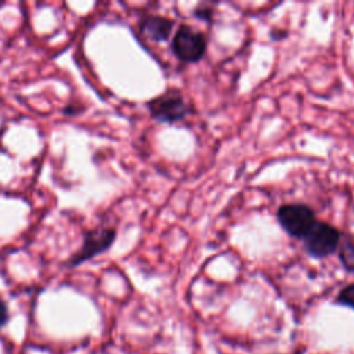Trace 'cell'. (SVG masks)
Wrapping results in <instances>:
<instances>
[{"label": "cell", "instance_id": "52a82bcc", "mask_svg": "<svg viewBox=\"0 0 354 354\" xmlns=\"http://www.w3.org/2000/svg\"><path fill=\"white\" fill-rule=\"evenodd\" d=\"M337 253H339V259H340V263L343 264V267L347 271L354 272V242L351 239L344 238L343 241L339 242Z\"/></svg>", "mask_w": 354, "mask_h": 354}, {"label": "cell", "instance_id": "8992f818", "mask_svg": "<svg viewBox=\"0 0 354 354\" xmlns=\"http://www.w3.org/2000/svg\"><path fill=\"white\" fill-rule=\"evenodd\" d=\"M141 32L153 41H165L169 39L173 21L162 15H147L140 21Z\"/></svg>", "mask_w": 354, "mask_h": 354}, {"label": "cell", "instance_id": "9c48e42d", "mask_svg": "<svg viewBox=\"0 0 354 354\" xmlns=\"http://www.w3.org/2000/svg\"><path fill=\"white\" fill-rule=\"evenodd\" d=\"M8 321V307L6 301L0 297V328L4 326Z\"/></svg>", "mask_w": 354, "mask_h": 354}, {"label": "cell", "instance_id": "3957f363", "mask_svg": "<svg viewBox=\"0 0 354 354\" xmlns=\"http://www.w3.org/2000/svg\"><path fill=\"white\" fill-rule=\"evenodd\" d=\"M277 218L281 227L290 236L301 239L317 221L311 207L303 203H286L279 206L277 212Z\"/></svg>", "mask_w": 354, "mask_h": 354}, {"label": "cell", "instance_id": "277c9868", "mask_svg": "<svg viewBox=\"0 0 354 354\" xmlns=\"http://www.w3.org/2000/svg\"><path fill=\"white\" fill-rule=\"evenodd\" d=\"M174 55L184 62H196L206 53L205 36L189 25H181L171 41Z\"/></svg>", "mask_w": 354, "mask_h": 354}, {"label": "cell", "instance_id": "ba28073f", "mask_svg": "<svg viewBox=\"0 0 354 354\" xmlns=\"http://www.w3.org/2000/svg\"><path fill=\"white\" fill-rule=\"evenodd\" d=\"M336 301L342 306H346V307H350L354 310V283H350L347 286H344L337 297H336Z\"/></svg>", "mask_w": 354, "mask_h": 354}, {"label": "cell", "instance_id": "6da1fadb", "mask_svg": "<svg viewBox=\"0 0 354 354\" xmlns=\"http://www.w3.org/2000/svg\"><path fill=\"white\" fill-rule=\"evenodd\" d=\"M306 252L317 259L326 257L337 250L340 242V232L332 224L315 221L310 231L304 235Z\"/></svg>", "mask_w": 354, "mask_h": 354}, {"label": "cell", "instance_id": "7a4b0ae2", "mask_svg": "<svg viewBox=\"0 0 354 354\" xmlns=\"http://www.w3.org/2000/svg\"><path fill=\"white\" fill-rule=\"evenodd\" d=\"M116 238V230L112 227H98L84 234L82 246L66 261L68 267H77L83 261H87L97 254H101L109 249Z\"/></svg>", "mask_w": 354, "mask_h": 354}, {"label": "cell", "instance_id": "5b68a950", "mask_svg": "<svg viewBox=\"0 0 354 354\" xmlns=\"http://www.w3.org/2000/svg\"><path fill=\"white\" fill-rule=\"evenodd\" d=\"M148 109L151 116L162 123L183 120L191 112V106L178 91H167L152 98L148 102Z\"/></svg>", "mask_w": 354, "mask_h": 354}]
</instances>
